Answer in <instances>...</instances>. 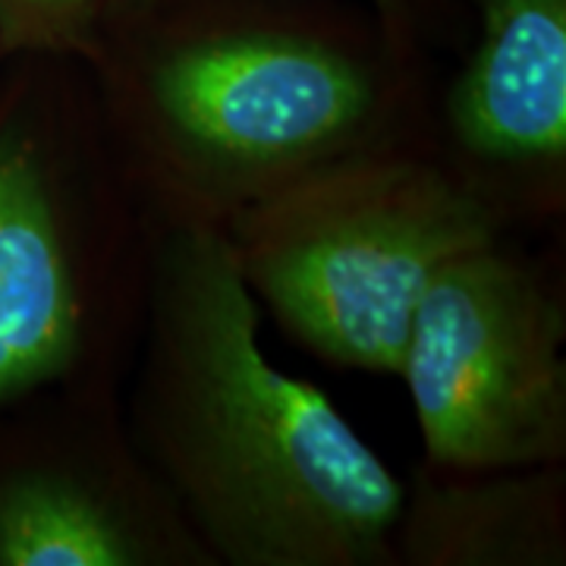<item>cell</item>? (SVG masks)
<instances>
[{
    "label": "cell",
    "instance_id": "obj_1",
    "mask_svg": "<svg viewBox=\"0 0 566 566\" xmlns=\"http://www.w3.org/2000/svg\"><path fill=\"white\" fill-rule=\"evenodd\" d=\"M148 409L158 457L227 560L359 566L387 554L403 488L318 387L268 359L233 243L164 252Z\"/></svg>",
    "mask_w": 566,
    "mask_h": 566
},
{
    "label": "cell",
    "instance_id": "obj_7",
    "mask_svg": "<svg viewBox=\"0 0 566 566\" xmlns=\"http://www.w3.org/2000/svg\"><path fill=\"white\" fill-rule=\"evenodd\" d=\"M139 547L117 516L57 475L0 485V566H129Z\"/></svg>",
    "mask_w": 566,
    "mask_h": 566
},
{
    "label": "cell",
    "instance_id": "obj_4",
    "mask_svg": "<svg viewBox=\"0 0 566 566\" xmlns=\"http://www.w3.org/2000/svg\"><path fill=\"white\" fill-rule=\"evenodd\" d=\"M164 123L230 170L296 174L368 117L375 92L337 48L296 35H214L167 51L151 76Z\"/></svg>",
    "mask_w": 566,
    "mask_h": 566
},
{
    "label": "cell",
    "instance_id": "obj_2",
    "mask_svg": "<svg viewBox=\"0 0 566 566\" xmlns=\"http://www.w3.org/2000/svg\"><path fill=\"white\" fill-rule=\"evenodd\" d=\"M230 243L296 340L327 363L400 375L431 277L494 243V221L434 167L324 158L249 205Z\"/></svg>",
    "mask_w": 566,
    "mask_h": 566
},
{
    "label": "cell",
    "instance_id": "obj_8",
    "mask_svg": "<svg viewBox=\"0 0 566 566\" xmlns=\"http://www.w3.org/2000/svg\"><path fill=\"white\" fill-rule=\"evenodd\" d=\"M554 491L545 482H494L424 494L412 520V547L424 560L501 564L528 560L554 542Z\"/></svg>",
    "mask_w": 566,
    "mask_h": 566
},
{
    "label": "cell",
    "instance_id": "obj_6",
    "mask_svg": "<svg viewBox=\"0 0 566 566\" xmlns=\"http://www.w3.org/2000/svg\"><path fill=\"white\" fill-rule=\"evenodd\" d=\"M80 349V296L29 136H0V403L57 378Z\"/></svg>",
    "mask_w": 566,
    "mask_h": 566
},
{
    "label": "cell",
    "instance_id": "obj_5",
    "mask_svg": "<svg viewBox=\"0 0 566 566\" xmlns=\"http://www.w3.org/2000/svg\"><path fill=\"white\" fill-rule=\"evenodd\" d=\"M482 39L450 92V126L485 161H560L566 0H472Z\"/></svg>",
    "mask_w": 566,
    "mask_h": 566
},
{
    "label": "cell",
    "instance_id": "obj_9",
    "mask_svg": "<svg viewBox=\"0 0 566 566\" xmlns=\"http://www.w3.org/2000/svg\"><path fill=\"white\" fill-rule=\"evenodd\" d=\"M98 0H0V51H85Z\"/></svg>",
    "mask_w": 566,
    "mask_h": 566
},
{
    "label": "cell",
    "instance_id": "obj_3",
    "mask_svg": "<svg viewBox=\"0 0 566 566\" xmlns=\"http://www.w3.org/2000/svg\"><path fill=\"white\" fill-rule=\"evenodd\" d=\"M560 305L494 243L431 277L403 365L431 463L497 472L551 463L566 444Z\"/></svg>",
    "mask_w": 566,
    "mask_h": 566
},
{
    "label": "cell",
    "instance_id": "obj_10",
    "mask_svg": "<svg viewBox=\"0 0 566 566\" xmlns=\"http://www.w3.org/2000/svg\"><path fill=\"white\" fill-rule=\"evenodd\" d=\"M120 3H133V0H120ZM375 3H381V7H387V3H394V0H375Z\"/></svg>",
    "mask_w": 566,
    "mask_h": 566
}]
</instances>
